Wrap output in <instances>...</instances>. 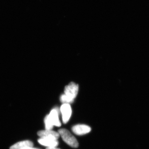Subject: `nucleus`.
I'll use <instances>...</instances> for the list:
<instances>
[{
    "instance_id": "f257e3e1",
    "label": "nucleus",
    "mask_w": 149,
    "mask_h": 149,
    "mask_svg": "<svg viewBox=\"0 0 149 149\" xmlns=\"http://www.w3.org/2000/svg\"><path fill=\"white\" fill-rule=\"evenodd\" d=\"M79 87L76 83L72 82L65 86V94L61 97V101L64 104L71 103L74 101L78 93Z\"/></svg>"
},
{
    "instance_id": "f03ea898",
    "label": "nucleus",
    "mask_w": 149,
    "mask_h": 149,
    "mask_svg": "<svg viewBox=\"0 0 149 149\" xmlns=\"http://www.w3.org/2000/svg\"><path fill=\"white\" fill-rule=\"evenodd\" d=\"M58 133L63 141L70 147L77 148L79 146L77 139L68 130L65 129H61L58 130Z\"/></svg>"
},
{
    "instance_id": "7ed1b4c3",
    "label": "nucleus",
    "mask_w": 149,
    "mask_h": 149,
    "mask_svg": "<svg viewBox=\"0 0 149 149\" xmlns=\"http://www.w3.org/2000/svg\"><path fill=\"white\" fill-rule=\"evenodd\" d=\"M60 110L62 116L63 122L64 123H67L72 113V109L70 105L68 104H63L61 107Z\"/></svg>"
},
{
    "instance_id": "20e7f679",
    "label": "nucleus",
    "mask_w": 149,
    "mask_h": 149,
    "mask_svg": "<svg viewBox=\"0 0 149 149\" xmlns=\"http://www.w3.org/2000/svg\"><path fill=\"white\" fill-rule=\"evenodd\" d=\"M72 132L78 136H82L90 133L91 128L90 126L84 124H78L72 127Z\"/></svg>"
},
{
    "instance_id": "39448f33",
    "label": "nucleus",
    "mask_w": 149,
    "mask_h": 149,
    "mask_svg": "<svg viewBox=\"0 0 149 149\" xmlns=\"http://www.w3.org/2000/svg\"><path fill=\"white\" fill-rule=\"evenodd\" d=\"M37 135L41 138H48L57 140L60 137L58 132L52 130H40L38 132Z\"/></svg>"
},
{
    "instance_id": "423d86ee",
    "label": "nucleus",
    "mask_w": 149,
    "mask_h": 149,
    "mask_svg": "<svg viewBox=\"0 0 149 149\" xmlns=\"http://www.w3.org/2000/svg\"><path fill=\"white\" fill-rule=\"evenodd\" d=\"M59 111L58 109H54L51 111L49 114L48 115L50 120L54 126L55 125L57 127H60L61 125V123L59 119Z\"/></svg>"
},
{
    "instance_id": "0eeeda50",
    "label": "nucleus",
    "mask_w": 149,
    "mask_h": 149,
    "mask_svg": "<svg viewBox=\"0 0 149 149\" xmlns=\"http://www.w3.org/2000/svg\"><path fill=\"white\" fill-rule=\"evenodd\" d=\"M39 143L47 147H57L58 145V142L56 139L40 138L38 140Z\"/></svg>"
},
{
    "instance_id": "6e6552de",
    "label": "nucleus",
    "mask_w": 149,
    "mask_h": 149,
    "mask_svg": "<svg viewBox=\"0 0 149 149\" xmlns=\"http://www.w3.org/2000/svg\"><path fill=\"white\" fill-rule=\"evenodd\" d=\"M32 142L29 141H21L16 143L10 147V149H24L27 147H33Z\"/></svg>"
},
{
    "instance_id": "1a4fd4ad",
    "label": "nucleus",
    "mask_w": 149,
    "mask_h": 149,
    "mask_svg": "<svg viewBox=\"0 0 149 149\" xmlns=\"http://www.w3.org/2000/svg\"><path fill=\"white\" fill-rule=\"evenodd\" d=\"M45 125L46 130H52L53 128L54 125L50 120L48 115L46 116L45 118Z\"/></svg>"
},
{
    "instance_id": "9d476101",
    "label": "nucleus",
    "mask_w": 149,
    "mask_h": 149,
    "mask_svg": "<svg viewBox=\"0 0 149 149\" xmlns=\"http://www.w3.org/2000/svg\"><path fill=\"white\" fill-rule=\"evenodd\" d=\"M46 149H60L59 148H57L56 147H47Z\"/></svg>"
},
{
    "instance_id": "9b49d317",
    "label": "nucleus",
    "mask_w": 149,
    "mask_h": 149,
    "mask_svg": "<svg viewBox=\"0 0 149 149\" xmlns=\"http://www.w3.org/2000/svg\"><path fill=\"white\" fill-rule=\"evenodd\" d=\"M24 149H39L36 148H33V147H27V148H25Z\"/></svg>"
}]
</instances>
